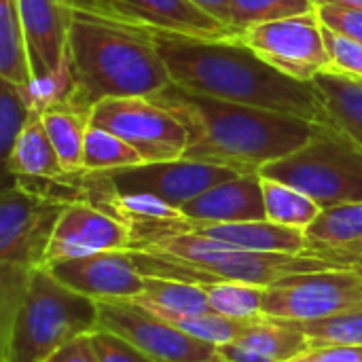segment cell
Wrapping results in <instances>:
<instances>
[{
  "label": "cell",
  "instance_id": "cell-36",
  "mask_svg": "<svg viewBox=\"0 0 362 362\" xmlns=\"http://www.w3.org/2000/svg\"><path fill=\"white\" fill-rule=\"evenodd\" d=\"M45 362H100V358L91 344V335H83V337L72 339L64 348H59Z\"/></svg>",
  "mask_w": 362,
  "mask_h": 362
},
{
  "label": "cell",
  "instance_id": "cell-17",
  "mask_svg": "<svg viewBox=\"0 0 362 362\" xmlns=\"http://www.w3.org/2000/svg\"><path fill=\"white\" fill-rule=\"evenodd\" d=\"M172 229L193 231L218 242L240 246L255 252H278V255H305L310 257V244L303 229L284 227L272 221H248V223H199L191 218L161 223Z\"/></svg>",
  "mask_w": 362,
  "mask_h": 362
},
{
  "label": "cell",
  "instance_id": "cell-14",
  "mask_svg": "<svg viewBox=\"0 0 362 362\" xmlns=\"http://www.w3.org/2000/svg\"><path fill=\"white\" fill-rule=\"evenodd\" d=\"M127 248H132V227L125 221L95 204L74 202L57 218L45 265Z\"/></svg>",
  "mask_w": 362,
  "mask_h": 362
},
{
  "label": "cell",
  "instance_id": "cell-27",
  "mask_svg": "<svg viewBox=\"0 0 362 362\" xmlns=\"http://www.w3.org/2000/svg\"><path fill=\"white\" fill-rule=\"evenodd\" d=\"M146 163L142 155L129 146L123 138L117 134L89 125L87 138H85V153H83V172L95 174V172H112L123 168H134Z\"/></svg>",
  "mask_w": 362,
  "mask_h": 362
},
{
  "label": "cell",
  "instance_id": "cell-25",
  "mask_svg": "<svg viewBox=\"0 0 362 362\" xmlns=\"http://www.w3.org/2000/svg\"><path fill=\"white\" fill-rule=\"evenodd\" d=\"M0 78L21 87L34 78L17 0H0Z\"/></svg>",
  "mask_w": 362,
  "mask_h": 362
},
{
  "label": "cell",
  "instance_id": "cell-3",
  "mask_svg": "<svg viewBox=\"0 0 362 362\" xmlns=\"http://www.w3.org/2000/svg\"><path fill=\"white\" fill-rule=\"evenodd\" d=\"M66 57L74 76L72 106L91 108L108 98H153L172 85L155 32L74 6Z\"/></svg>",
  "mask_w": 362,
  "mask_h": 362
},
{
  "label": "cell",
  "instance_id": "cell-23",
  "mask_svg": "<svg viewBox=\"0 0 362 362\" xmlns=\"http://www.w3.org/2000/svg\"><path fill=\"white\" fill-rule=\"evenodd\" d=\"M40 121L57 151V157L68 174L83 172L85 138L91 125V112L72 104H59L42 110Z\"/></svg>",
  "mask_w": 362,
  "mask_h": 362
},
{
  "label": "cell",
  "instance_id": "cell-31",
  "mask_svg": "<svg viewBox=\"0 0 362 362\" xmlns=\"http://www.w3.org/2000/svg\"><path fill=\"white\" fill-rule=\"evenodd\" d=\"M34 117L21 85L0 78V153L6 159L25 123Z\"/></svg>",
  "mask_w": 362,
  "mask_h": 362
},
{
  "label": "cell",
  "instance_id": "cell-24",
  "mask_svg": "<svg viewBox=\"0 0 362 362\" xmlns=\"http://www.w3.org/2000/svg\"><path fill=\"white\" fill-rule=\"evenodd\" d=\"M134 301L146 310H161V312H174L185 316H204L214 314L208 301V295L197 284L165 280V278H153L144 276V291L127 299Z\"/></svg>",
  "mask_w": 362,
  "mask_h": 362
},
{
  "label": "cell",
  "instance_id": "cell-16",
  "mask_svg": "<svg viewBox=\"0 0 362 362\" xmlns=\"http://www.w3.org/2000/svg\"><path fill=\"white\" fill-rule=\"evenodd\" d=\"M34 78L59 68L68 49L72 4L66 0H17Z\"/></svg>",
  "mask_w": 362,
  "mask_h": 362
},
{
  "label": "cell",
  "instance_id": "cell-41",
  "mask_svg": "<svg viewBox=\"0 0 362 362\" xmlns=\"http://www.w3.org/2000/svg\"><path fill=\"white\" fill-rule=\"evenodd\" d=\"M66 2H72V0H66Z\"/></svg>",
  "mask_w": 362,
  "mask_h": 362
},
{
  "label": "cell",
  "instance_id": "cell-30",
  "mask_svg": "<svg viewBox=\"0 0 362 362\" xmlns=\"http://www.w3.org/2000/svg\"><path fill=\"white\" fill-rule=\"evenodd\" d=\"M293 325L310 339V346H362V305L327 318L303 320Z\"/></svg>",
  "mask_w": 362,
  "mask_h": 362
},
{
  "label": "cell",
  "instance_id": "cell-10",
  "mask_svg": "<svg viewBox=\"0 0 362 362\" xmlns=\"http://www.w3.org/2000/svg\"><path fill=\"white\" fill-rule=\"evenodd\" d=\"M66 204L13 178L0 197V267H45L49 242Z\"/></svg>",
  "mask_w": 362,
  "mask_h": 362
},
{
  "label": "cell",
  "instance_id": "cell-9",
  "mask_svg": "<svg viewBox=\"0 0 362 362\" xmlns=\"http://www.w3.org/2000/svg\"><path fill=\"white\" fill-rule=\"evenodd\" d=\"M362 305V272L333 267L297 274L265 288L263 314L274 320H318Z\"/></svg>",
  "mask_w": 362,
  "mask_h": 362
},
{
  "label": "cell",
  "instance_id": "cell-8",
  "mask_svg": "<svg viewBox=\"0 0 362 362\" xmlns=\"http://www.w3.org/2000/svg\"><path fill=\"white\" fill-rule=\"evenodd\" d=\"M235 36L263 62L291 78L312 83L320 72L333 70L325 25L316 11L259 23Z\"/></svg>",
  "mask_w": 362,
  "mask_h": 362
},
{
  "label": "cell",
  "instance_id": "cell-39",
  "mask_svg": "<svg viewBox=\"0 0 362 362\" xmlns=\"http://www.w3.org/2000/svg\"><path fill=\"white\" fill-rule=\"evenodd\" d=\"M350 267H352V269H358V272H362V255L354 257V259L350 261Z\"/></svg>",
  "mask_w": 362,
  "mask_h": 362
},
{
  "label": "cell",
  "instance_id": "cell-40",
  "mask_svg": "<svg viewBox=\"0 0 362 362\" xmlns=\"http://www.w3.org/2000/svg\"><path fill=\"white\" fill-rule=\"evenodd\" d=\"M202 362H227V361H225V358H223V356L216 352L214 356H210V358H206V361H202Z\"/></svg>",
  "mask_w": 362,
  "mask_h": 362
},
{
  "label": "cell",
  "instance_id": "cell-6",
  "mask_svg": "<svg viewBox=\"0 0 362 362\" xmlns=\"http://www.w3.org/2000/svg\"><path fill=\"white\" fill-rule=\"evenodd\" d=\"M274 178L310 195L322 210L362 202V148L335 127H322L291 155L265 165Z\"/></svg>",
  "mask_w": 362,
  "mask_h": 362
},
{
  "label": "cell",
  "instance_id": "cell-26",
  "mask_svg": "<svg viewBox=\"0 0 362 362\" xmlns=\"http://www.w3.org/2000/svg\"><path fill=\"white\" fill-rule=\"evenodd\" d=\"M263 199H265V216L272 223L293 227V229H308L322 208L303 191L284 185L274 178H263Z\"/></svg>",
  "mask_w": 362,
  "mask_h": 362
},
{
  "label": "cell",
  "instance_id": "cell-19",
  "mask_svg": "<svg viewBox=\"0 0 362 362\" xmlns=\"http://www.w3.org/2000/svg\"><path fill=\"white\" fill-rule=\"evenodd\" d=\"M308 348L310 339L293 322L261 318L216 352L227 362H291Z\"/></svg>",
  "mask_w": 362,
  "mask_h": 362
},
{
  "label": "cell",
  "instance_id": "cell-11",
  "mask_svg": "<svg viewBox=\"0 0 362 362\" xmlns=\"http://www.w3.org/2000/svg\"><path fill=\"white\" fill-rule=\"evenodd\" d=\"M98 329L127 339L155 362H202L216 354L212 344L187 335L134 301H98Z\"/></svg>",
  "mask_w": 362,
  "mask_h": 362
},
{
  "label": "cell",
  "instance_id": "cell-13",
  "mask_svg": "<svg viewBox=\"0 0 362 362\" xmlns=\"http://www.w3.org/2000/svg\"><path fill=\"white\" fill-rule=\"evenodd\" d=\"M115 19L142 25L157 34H174L189 38H229L235 32L202 8L193 0H72Z\"/></svg>",
  "mask_w": 362,
  "mask_h": 362
},
{
  "label": "cell",
  "instance_id": "cell-28",
  "mask_svg": "<svg viewBox=\"0 0 362 362\" xmlns=\"http://www.w3.org/2000/svg\"><path fill=\"white\" fill-rule=\"evenodd\" d=\"M202 288L208 295L212 312L218 316L233 318V320L265 318L263 286L244 284V282H214V284H204Z\"/></svg>",
  "mask_w": 362,
  "mask_h": 362
},
{
  "label": "cell",
  "instance_id": "cell-21",
  "mask_svg": "<svg viewBox=\"0 0 362 362\" xmlns=\"http://www.w3.org/2000/svg\"><path fill=\"white\" fill-rule=\"evenodd\" d=\"M6 174L13 178H64L68 172L64 170L57 151L40 121V117H32L19 138L11 155L4 159Z\"/></svg>",
  "mask_w": 362,
  "mask_h": 362
},
{
  "label": "cell",
  "instance_id": "cell-34",
  "mask_svg": "<svg viewBox=\"0 0 362 362\" xmlns=\"http://www.w3.org/2000/svg\"><path fill=\"white\" fill-rule=\"evenodd\" d=\"M316 13L325 28L348 36L362 45V8L354 6H335V4H320Z\"/></svg>",
  "mask_w": 362,
  "mask_h": 362
},
{
  "label": "cell",
  "instance_id": "cell-12",
  "mask_svg": "<svg viewBox=\"0 0 362 362\" xmlns=\"http://www.w3.org/2000/svg\"><path fill=\"white\" fill-rule=\"evenodd\" d=\"M89 174V172H87ZM100 185L115 193H148L176 208H182L193 197L202 195L210 187L242 176L229 168L176 159V161H157L142 163L134 168L95 172Z\"/></svg>",
  "mask_w": 362,
  "mask_h": 362
},
{
  "label": "cell",
  "instance_id": "cell-15",
  "mask_svg": "<svg viewBox=\"0 0 362 362\" xmlns=\"http://www.w3.org/2000/svg\"><path fill=\"white\" fill-rule=\"evenodd\" d=\"M55 280L93 301H127L144 291V276L127 250L98 252L45 265Z\"/></svg>",
  "mask_w": 362,
  "mask_h": 362
},
{
  "label": "cell",
  "instance_id": "cell-20",
  "mask_svg": "<svg viewBox=\"0 0 362 362\" xmlns=\"http://www.w3.org/2000/svg\"><path fill=\"white\" fill-rule=\"evenodd\" d=\"M305 238L310 257L350 267V261L362 255V202L325 208L305 229Z\"/></svg>",
  "mask_w": 362,
  "mask_h": 362
},
{
  "label": "cell",
  "instance_id": "cell-35",
  "mask_svg": "<svg viewBox=\"0 0 362 362\" xmlns=\"http://www.w3.org/2000/svg\"><path fill=\"white\" fill-rule=\"evenodd\" d=\"M291 362H362V346H310Z\"/></svg>",
  "mask_w": 362,
  "mask_h": 362
},
{
  "label": "cell",
  "instance_id": "cell-32",
  "mask_svg": "<svg viewBox=\"0 0 362 362\" xmlns=\"http://www.w3.org/2000/svg\"><path fill=\"white\" fill-rule=\"evenodd\" d=\"M325 38H327V47H329V55L333 62V70L348 74L352 78L362 81V45L341 36L329 28H325Z\"/></svg>",
  "mask_w": 362,
  "mask_h": 362
},
{
  "label": "cell",
  "instance_id": "cell-38",
  "mask_svg": "<svg viewBox=\"0 0 362 362\" xmlns=\"http://www.w3.org/2000/svg\"><path fill=\"white\" fill-rule=\"evenodd\" d=\"M316 6L320 4H335V6H354V8H362V0H314Z\"/></svg>",
  "mask_w": 362,
  "mask_h": 362
},
{
  "label": "cell",
  "instance_id": "cell-29",
  "mask_svg": "<svg viewBox=\"0 0 362 362\" xmlns=\"http://www.w3.org/2000/svg\"><path fill=\"white\" fill-rule=\"evenodd\" d=\"M316 11L314 0H231L229 25L235 34L276 19Z\"/></svg>",
  "mask_w": 362,
  "mask_h": 362
},
{
  "label": "cell",
  "instance_id": "cell-18",
  "mask_svg": "<svg viewBox=\"0 0 362 362\" xmlns=\"http://www.w3.org/2000/svg\"><path fill=\"white\" fill-rule=\"evenodd\" d=\"M180 212L199 223H248L265 221L263 180L259 174H242L218 182L187 202Z\"/></svg>",
  "mask_w": 362,
  "mask_h": 362
},
{
  "label": "cell",
  "instance_id": "cell-5",
  "mask_svg": "<svg viewBox=\"0 0 362 362\" xmlns=\"http://www.w3.org/2000/svg\"><path fill=\"white\" fill-rule=\"evenodd\" d=\"M129 227H132V248L161 252L189 261L191 265L225 282H244V284L267 288L297 274L341 267L333 261L318 259V257L244 250L240 246L218 242L193 231L172 229L161 223H134Z\"/></svg>",
  "mask_w": 362,
  "mask_h": 362
},
{
  "label": "cell",
  "instance_id": "cell-1",
  "mask_svg": "<svg viewBox=\"0 0 362 362\" xmlns=\"http://www.w3.org/2000/svg\"><path fill=\"white\" fill-rule=\"evenodd\" d=\"M155 40L172 83L187 91L335 127L312 83L278 72L238 36L189 38L155 32Z\"/></svg>",
  "mask_w": 362,
  "mask_h": 362
},
{
  "label": "cell",
  "instance_id": "cell-37",
  "mask_svg": "<svg viewBox=\"0 0 362 362\" xmlns=\"http://www.w3.org/2000/svg\"><path fill=\"white\" fill-rule=\"evenodd\" d=\"M193 2H197L210 15H214L216 19H221L223 23L229 25V6H231V0H193Z\"/></svg>",
  "mask_w": 362,
  "mask_h": 362
},
{
  "label": "cell",
  "instance_id": "cell-2",
  "mask_svg": "<svg viewBox=\"0 0 362 362\" xmlns=\"http://www.w3.org/2000/svg\"><path fill=\"white\" fill-rule=\"evenodd\" d=\"M153 100L170 108L189 129L182 159L238 174H261L265 165L291 155L325 127L295 115L199 95L174 83Z\"/></svg>",
  "mask_w": 362,
  "mask_h": 362
},
{
  "label": "cell",
  "instance_id": "cell-4",
  "mask_svg": "<svg viewBox=\"0 0 362 362\" xmlns=\"http://www.w3.org/2000/svg\"><path fill=\"white\" fill-rule=\"evenodd\" d=\"M98 327V301L70 291L47 267H36L8 329L0 333V361L45 362Z\"/></svg>",
  "mask_w": 362,
  "mask_h": 362
},
{
  "label": "cell",
  "instance_id": "cell-22",
  "mask_svg": "<svg viewBox=\"0 0 362 362\" xmlns=\"http://www.w3.org/2000/svg\"><path fill=\"white\" fill-rule=\"evenodd\" d=\"M312 85L335 129L344 132L362 148V81L337 70H327L320 72Z\"/></svg>",
  "mask_w": 362,
  "mask_h": 362
},
{
  "label": "cell",
  "instance_id": "cell-33",
  "mask_svg": "<svg viewBox=\"0 0 362 362\" xmlns=\"http://www.w3.org/2000/svg\"><path fill=\"white\" fill-rule=\"evenodd\" d=\"M91 344L100 362H155L127 339L102 329L91 333Z\"/></svg>",
  "mask_w": 362,
  "mask_h": 362
},
{
  "label": "cell",
  "instance_id": "cell-7",
  "mask_svg": "<svg viewBox=\"0 0 362 362\" xmlns=\"http://www.w3.org/2000/svg\"><path fill=\"white\" fill-rule=\"evenodd\" d=\"M91 125L123 138L146 163L182 159L189 146L185 123L153 98L102 100L91 108Z\"/></svg>",
  "mask_w": 362,
  "mask_h": 362
}]
</instances>
